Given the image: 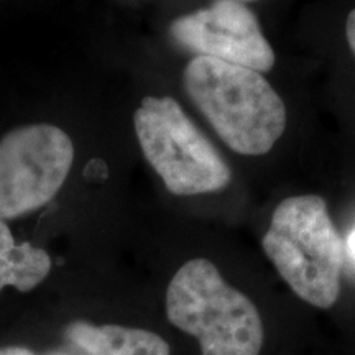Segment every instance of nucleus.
Masks as SVG:
<instances>
[{"label":"nucleus","mask_w":355,"mask_h":355,"mask_svg":"<svg viewBox=\"0 0 355 355\" xmlns=\"http://www.w3.org/2000/svg\"><path fill=\"white\" fill-rule=\"evenodd\" d=\"M183 79L186 94L234 152L265 155L285 132V102L261 73L196 56Z\"/></svg>","instance_id":"1"},{"label":"nucleus","mask_w":355,"mask_h":355,"mask_svg":"<svg viewBox=\"0 0 355 355\" xmlns=\"http://www.w3.org/2000/svg\"><path fill=\"white\" fill-rule=\"evenodd\" d=\"M261 245L301 300L321 309L336 304L344 243L321 196H291L279 202Z\"/></svg>","instance_id":"2"},{"label":"nucleus","mask_w":355,"mask_h":355,"mask_svg":"<svg viewBox=\"0 0 355 355\" xmlns=\"http://www.w3.org/2000/svg\"><path fill=\"white\" fill-rule=\"evenodd\" d=\"M166 316L194 336L202 355H259L265 331L254 301L222 278L206 259L181 266L166 290Z\"/></svg>","instance_id":"3"},{"label":"nucleus","mask_w":355,"mask_h":355,"mask_svg":"<svg viewBox=\"0 0 355 355\" xmlns=\"http://www.w3.org/2000/svg\"><path fill=\"white\" fill-rule=\"evenodd\" d=\"M133 125L146 162L175 196L216 193L230 183V168L173 97H145Z\"/></svg>","instance_id":"4"},{"label":"nucleus","mask_w":355,"mask_h":355,"mask_svg":"<svg viewBox=\"0 0 355 355\" xmlns=\"http://www.w3.org/2000/svg\"><path fill=\"white\" fill-rule=\"evenodd\" d=\"M74 159L69 135L50 123L13 128L0 139V219L46 206L63 188Z\"/></svg>","instance_id":"5"},{"label":"nucleus","mask_w":355,"mask_h":355,"mask_svg":"<svg viewBox=\"0 0 355 355\" xmlns=\"http://www.w3.org/2000/svg\"><path fill=\"white\" fill-rule=\"evenodd\" d=\"M173 42L198 56L268 73L277 61L259 19L239 0H214L209 7L178 17L170 25Z\"/></svg>","instance_id":"6"},{"label":"nucleus","mask_w":355,"mask_h":355,"mask_svg":"<svg viewBox=\"0 0 355 355\" xmlns=\"http://www.w3.org/2000/svg\"><path fill=\"white\" fill-rule=\"evenodd\" d=\"M64 334L69 343L89 355H171L163 337L139 327L74 321L66 326Z\"/></svg>","instance_id":"7"},{"label":"nucleus","mask_w":355,"mask_h":355,"mask_svg":"<svg viewBox=\"0 0 355 355\" xmlns=\"http://www.w3.org/2000/svg\"><path fill=\"white\" fill-rule=\"evenodd\" d=\"M51 272V257L32 243H17L6 220L0 219V291L13 286L20 293L37 288Z\"/></svg>","instance_id":"8"},{"label":"nucleus","mask_w":355,"mask_h":355,"mask_svg":"<svg viewBox=\"0 0 355 355\" xmlns=\"http://www.w3.org/2000/svg\"><path fill=\"white\" fill-rule=\"evenodd\" d=\"M345 37H347L349 46L355 55V8L347 15V21H345Z\"/></svg>","instance_id":"9"},{"label":"nucleus","mask_w":355,"mask_h":355,"mask_svg":"<svg viewBox=\"0 0 355 355\" xmlns=\"http://www.w3.org/2000/svg\"><path fill=\"white\" fill-rule=\"evenodd\" d=\"M0 355H35V354L26 347H20V345H10V347L0 349Z\"/></svg>","instance_id":"10"},{"label":"nucleus","mask_w":355,"mask_h":355,"mask_svg":"<svg viewBox=\"0 0 355 355\" xmlns=\"http://www.w3.org/2000/svg\"><path fill=\"white\" fill-rule=\"evenodd\" d=\"M347 245H349V252H350V255H352L354 259H355V230H354L352 234H350Z\"/></svg>","instance_id":"11"},{"label":"nucleus","mask_w":355,"mask_h":355,"mask_svg":"<svg viewBox=\"0 0 355 355\" xmlns=\"http://www.w3.org/2000/svg\"><path fill=\"white\" fill-rule=\"evenodd\" d=\"M239 2H243V3H247V2H259V0H239Z\"/></svg>","instance_id":"12"}]
</instances>
